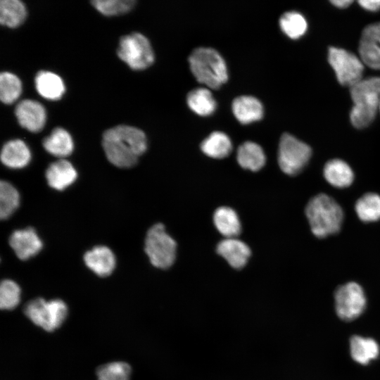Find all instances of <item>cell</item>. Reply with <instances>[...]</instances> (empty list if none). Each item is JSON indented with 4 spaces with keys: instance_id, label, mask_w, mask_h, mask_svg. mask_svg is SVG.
Segmentation results:
<instances>
[{
    "instance_id": "cb8c5ba5",
    "label": "cell",
    "mask_w": 380,
    "mask_h": 380,
    "mask_svg": "<svg viewBox=\"0 0 380 380\" xmlns=\"http://www.w3.org/2000/svg\"><path fill=\"white\" fill-rule=\"evenodd\" d=\"M350 348L353 359L361 365H367L379 354L378 343L371 338L353 336L350 340Z\"/></svg>"
},
{
    "instance_id": "f546056e",
    "label": "cell",
    "mask_w": 380,
    "mask_h": 380,
    "mask_svg": "<svg viewBox=\"0 0 380 380\" xmlns=\"http://www.w3.org/2000/svg\"><path fill=\"white\" fill-rule=\"evenodd\" d=\"M279 23L281 31L292 39L302 37L308 28L305 18L296 11L284 13L280 17Z\"/></svg>"
},
{
    "instance_id": "d4e9b609",
    "label": "cell",
    "mask_w": 380,
    "mask_h": 380,
    "mask_svg": "<svg viewBox=\"0 0 380 380\" xmlns=\"http://www.w3.org/2000/svg\"><path fill=\"white\" fill-rule=\"evenodd\" d=\"M201 149L210 158L221 159L229 155L232 150V144L225 133L215 131L201 142Z\"/></svg>"
},
{
    "instance_id": "e575fe53",
    "label": "cell",
    "mask_w": 380,
    "mask_h": 380,
    "mask_svg": "<svg viewBox=\"0 0 380 380\" xmlns=\"http://www.w3.org/2000/svg\"><path fill=\"white\" fill-rule=\"evenodd\" d=\"M360 5L366 10L376 11L380 9V0L359 1Z\"/></svg>"
},
{
    "instance_id": "f1b7e54d",
    "label": "cell",
    "mask_w": 380,
    "mask_h": 380,
    "mask_svg": "<svg viewBox=\"0 0 380 380\" xmlns=\"http://www.w3.org/2000/svg\"><path fill=\"white\" fill-rule=\"evenodd\" d=\"M20 194L18 190L10 182L4 180L0 182V218L8 219L18 208Z\"/></svg>"
},
{
    "instance_id": "603a6c76",
    "label": "cell",
    "mask_w": 380,
    "mask_h": 380,
    "mask_svg": "<svg viewBox=\"0 0 380 380\" xmlns=\"http://www.w3.org/2000/svg\"><path fill=\"white\" fill-rule=\"evenodd\" d=\"M189 108L200 116H209L216 110L217 103L210 90L199 87L191 90L186 96Z\"/></svg>"
},
{
    "instance_id": "8992f818",
    "label": "cell",
    "mask_w": 380,
    "mask_h": 380,
    "mask_svg": "<svg viewBox=\"0 0 380 380\" xmlns=\"http://www.w3.org/2000/svg\"><path fill=\"white\" fill-rule=\"evenodd\" d=\"M24 312L35 325L45 331H53L65 321L68 307L61 299L47 301L42 298H37L26 303Z\"/></svg>"
},
{
    "instance_id": "2e32d148",
    "label": "cell",
    "mask_w": 380,
    "mask_h": 380,
    "mask_svg": "<svg viewBox=\"0 0 380 380\" xmlns=\"http://www.w3.org/2000/svg\"><path fill=\"white\" fill-rule=\"evenodd\" d=\"M217 252L235 269L244 267L251 255L248 245L236 238H226L221 241L217 244Z\"/></svg>"
},
{
    "instance_id": "5bb4252c",
    "label": "cell",
    "mask_w": 380,
    "mask_h": 380,
    "mask_svg": "<svg viewBox=\"0 0 380 380\" xmlns=\"http://www.w3.org/2000/svg\"><path fill=\"white\" fill-rule=\"evenodd\" d=\"M83 258L87 267L101 277L110 275L115 267V256L106 246H94L84 253Z\"/></svg>"
},
{
    "instance_id": "7402d4cb",
    "label": "cell",
    "mask_w": 380,
    "mask_h": 380,
    "mask_svg": "<svg viewBox=\"0 0 380 380\" xmlns=\"http://www.w3.org/2000/svg\"><path fill=\"white\" fill-rule=\"evenodd\" d=\"M239 165L253 172L260 170L265 164L266 157L262 147L253 141H246L237 150Z\"/></svg>"
},
{
    "instance_id": "3957f363",
    "label": "cell",
    "mask_w": 380,
    "mask_h": 380,
    "mask_svg": "<svg viewBox=\"0 0 380 380\" xmlns=\"http://www.w3.org/2000/svg\"><path fill=\"white\" fill-rule=\"evenodd\" d=\"M353 106L350 119L352 125L362 129L374 120L380 107V77L362 79L350 88Z\"/></svg>"
},
{
    "instance_id": "83f0119b",
    "label": "cell",
    "mask_w": 380,
    "mask_h": 380,
    "mask_svg": "<svg viewBox=\"0 0 380 380\" xmlns=\"http://www.w3.org/2000/svg\"><path fill=\"white\" fill-rule=\"evenodd\" d=\"M355 213L360 220L372 222L380 220V196L367 193L362 196L355 205Z\"/></svg>"
},
{
    "instance_id": "30bf717a",
    "label": "cell",
    "mask_w": 380,
    "mask_h": 380,
    "mask_svg": "<svg viewBox=\"0 0 380 380\" xmlns=\"http://www.w3.org/2000/svg\"><path fill=\"white\" fill-rule=\"evenodd\" d=\"M337 315L343 320L352 321L357 318L366 307V297L360 284L348 282L337 288L334 293Z\"/></svg>"
},
{
    "instance_id": "277c9868",
    "label": "cell",
    "mask_w": 380,
    "mask_h": 380,
    "mask_svg": "<svg viewBox=\"0 0 380 380\" xmlns=\"http://www.w3.org/2000/svg\"><path fill=\"white\" fill-rule=\"evenodd\" d=\"M188 62L196 80L208 88L219 89L228 80L226 63L213 48L195 49L189 55Z\"/></svg>"
},
{
    "instance_id": "7a4b0ae2",
    "label": "cell",
    "mask_w": 380,
    "mask_h": 380,
    "mask_svg": "<svg viewBox=\"0 0 380 380\" xmlns=\"http://www.w3.org/2000/svg\"><path fill=\"white\" fill-rule=\"evenodd\" d=\"M305 215L312 234L318 238L337 233L343 220L341 207L325 194H319L309 201Z\"/></svg>"
},
{
    "instance_id": "484cf974",
    "label": "cell",
    "mask_w": 380,
    "mask_h": 380,
    "mask_svg": "<svg viewBox=\"0 0 380 380\" xmlns=\"http://www.w3.org/2000/svg\"><path fill=\"white\" fill-rule=\"evenodd\" d=\"M213 222L218 232L226 238H236L241 232L239 218L230 208H218L214 213Z\"/></svg>"
},
{
    "instance_id": "ffe728a7",
    "label": "cell",
    "mask_w": 380,
    "mask_h": 380,
    "mask_svg": "<svg viewBox=\"0 0 380 380\" xmlns=\"http://www.w3.org/2000/svg\"><path fill=\"white\" fill-rule=\"evenodd\" d=\"M42 146L48 153L61 159L70 156L74 148L70 133L60 127L53 128L49 136L42 140Z\"/></svg>"
},
{
    "instance_id": "6da1fadb",
    "label": "cell",
    "mask_w": 380,
    "mask_h": 380,
    "mask_svg": "<svg viewBox=\"0 0 380 380\" xmlns=\"http://www.w3.org/2000/svg\"><path fill=\"white\" fill-rule=\"evenodd\" d=\"M101 144L108 160L120 168L134 166L147 149L145 133L126 125L106 129L102 134Z\"/></svg>"
},
{
    "instance_id": "ba28073f",
    "label": "cell",
    "mask_w": 380,
    "mask_h": 380,
    "mask_svg": "<svg viewBox=\"0 0 380 380\" xmlns=\"http://www.w3.org/2000/svg\"><path fill=\"white\" fill-rule=\"evenodd\" d=\"M311 148L289 133L281 135L278 148V164L283 172L296 175L308 163Z\"/></svg>"
},
{
    "instance_id": "9a60e30c",
    "label": "cell",
    "mask_w": 380,
    "mask_h": 380,
    "mask_svg": "<svg viewBox=\"0 0 380 380\" xmlns=\"http://www.w3.org/2000/svg\"><path fill=\"white\" fill-rule=\"evenodd\" d=\"M45 177L50 187L63 191L75 182L77 172L70 161L61 158L49 165Z\"/></svg>"
},
{
    "instance_id": "8d00e7d4",
    "label": "cell",
    "mask_w": 380,
    "mask_h": 380,
    "mask_svg": "<svg viewBox=\"0 0 380 380\" xmlns=\"http://www.w3.org/2000/svg\"><path fill=\"white\" fill-rule=\"evenodd\" d=\"M379 112H380V107H379Z\"/></svg>"
},
{
    "instance_id": "5b68a950",
    "label": "cell",
    "mask_w": 380,
    "mask_h": 380,
    "mask_svg": "<svg viewBox=\"0 0 380 380\" xmlns=\"http://www.w3.org/2000/svg\"><path fill=\"white\" fill-rule=\"evenodd\" d=\"M176 249L175 241L167 234L163 224H155L148 230L144 251L153 266L160 269L170 267L175 260Z\"/></svg>"
},
{
    "instance_id": "836d02e7",
    "label": "cell",
    "mask_w": 380,
    "mask_h": 380,
    "mask_svg": "<svg viewBox=\"0 0 380 380\" xmlns=\"http://www.w3.org/2000/svg\"><path fill=\"white\" fill-rule=\"evenodd\" d=\"M20 288L11 279H4L0 284V307L2 310H13L20 300Z\"/></svg>"
},
{
    "instance_id": "7c38bea8",
    "label": "cell",
    "mask_w": 380,
    "mask_h": 380,
    "mask_svg": "<svg viewBox=\"0 0 380 380\" xmlns=\"http://www.w3.org/2000/svg\"><path fill=\"white\" fill-rule=\"evenodd\" d=\"M8 243L16 256L21 260H28L42 249L43 243L33 227L15 230L11 234Z\"/></svg>"
},
{
    "instance_id": "1f68e13d",
    "label": "cell",
    "mask_w": 380,
    "mask_h": 380,
    "mask_svg": "<svg viewBox=\"0 0 380 380\" xmlns=\"http://www.w3.org/2000/svg\"><path fill=\"white\" fill-rule=\"evenodd\" d=\"M131 367L122 361L100 366L96 371L97 380H129Z\"/></svg>"
},
{
    "instance_id": "52a82bcc",
    "label": "cell",
    "mask_w": 380,
    "mask_h": 380,
    "mask_svg": "<svg viewBox=\"0 0 380 380\" xmlns=\"http://www.w3.org/2000/svg\"><path fill=\"white\" fill-rule=\"evenodd\" d=\"M118 56L134 70L148 68L154 62V53L148 38L139 32L122 36L117 49Z\"/></svg>"
},
{
    "instance_id": "ac0fdd59",
    "label": "cell",
    "mask_w": 380,
    "mask_h": 380,
    "mask_svg": "<svg viewBox=\"0 0 380 380\" xmlns=\"http://www.w3.org/2000/svg\"><path fill=\"white\" fill-rule=\"evenodd\" d=\"M31 159L29 148L21 139H13L6 142L1 151V160L8 167L23 168Z\"/></svg>"
},
{
    "instance_id": "9c48e42d",
    "label": "cell",
    "mask_w": 380,
    "mask_h": 380,
    "mask_svg": "<svg viewBox=\"0 0 380 380\" xmlns=\"http://www.w3.org/2000/svg\"><path fill=\"white\" fill-rule=\"evenodd\" d=\"M328 61L341 85L350 88L362 80L364 63L354 53L343 49L330 47Z\"/></svg>"
},
{
    "instance_id": "8fae6325",
    "label": "cell",
    "mask_w": 380,
    "mask_h": 380,
    "mask_svg": "<svg viewBox=\"0 0 380 380\" xmlns=\"http://www.w3.org/2000/svg\"><path fill=\"white\" fill-rule=\"evenodd\" d=\"M358 51L364 64L372 69L380 70V23L370 24L364 28Z\"/></svg>"
},
{
    "instance_id": "4316f807",
    "label": "cell",
    "mask_w": 380,
    "mask_h": 380,
    "mask_svg": "<svg viewBox=\"0 0 380 380\" xmlns=\"http://www.w3.org/2000/svg\"><path fill=\"white\" fill-rule=\"evenodd\" d=\"M27 17V9L20 0L0 1V23L8 27H17Z\"/></svg>"
},
{
    "instance_id": "d590c367",
    "label": "cell",
    "mask_w": 380,
    "mask_h": 380,
    "mask_svg": "<svg viewBox=\"0 0 380 380\" xmlns=\"http://www.w3.org/2000/svg\"><path fill=\"white\" fill-rule=\"evenodd\" d=\"M353 1L352 0H334L331 3L340 8H345L349 6Z\"/></svg>"
},
{
    "instance_id": "d6a6232c",
    "label": "cell",
    "mask_w": 380,
    "mask_h": 380,
    "mask_svg": "<svg viewBox=\"0 0 380 380\" xmlns=\"http://www.w3.org/2000/svg\"><path fill=\"white\" fill-rule=\"evenodd\" d=\"M92 6L104 15H121L130 11L134 6V0H93Z\"/></svg>"
},
{
    "instance_id": "d6986e66",
    "label": "cell",
    "mask_w": 380,
    "mask_h": 380,
    "mask_svg": "<svg viewBox=\"0 0 380 380\" xmlns=\"http://www.w3.org/2000/svg\"><path fill=\"white\" fill-rule=\"evenodd\" d=\"M323 175L329 184L340 189L350 186L354 180L352 168L341 159H332L326 163Z\"/></svg>"
},
{
    "instance_id": "44dd1931",
    "label": "cell",
    "mask_w": 380,
    "mask_h": 380,
    "mask_svg": "<svg viewBox=\"0 0 380 380\" xmlns=\"http://www.w3.org/2000/svg\"><path fill=\"white\" fill-rule=\"evenodd\" d=\"M34 83L39 94L47 99H60L65 91L62 79L50 71L39 70L35 75Z\"/></svg>"
},
{
    "instance_id": "e0dca14e",
    "label": "cell",
    "mask_w": 380,
    "mask_h": 380,
    "mask_svg": "<svg viewBox=\"0 0 380 380\" xmlns=\"http://www.w3.org/2000/svg\"><path fill=\"white\" fill-rule=\"evenodd\" d=\"M232 110L236 120L246 125L261 120L264 115L260 101L253 96H240L233 100Z\"/></svg>"
},
{
    "instance_id": "4dcf8cb0",
    "label": "cell",
    "mask_w": 380,
    "mask_h": 380,
    "mask_svg": "<svg viewBox=\"0 0 380 380\" xmlns=\"http://www.w3.org/2000/svg\"><path fill=\"white\" fill-rule=\"evenodd\" d=\"M22 92V83L13 73L2 72L0 74V99L5 104L13 103Z\"/></svg>"
},
{
    "instance_id": "4fadbf2b",
    "label": "cell",
    "mask_w": 380,
    "mask_h": 380,
    "mask_svg": "<svg viewBox=\"0 0 380 380\" xmlns=\"http://www.w3.org/2000/svg\"><path fill=\"white\" fill-rule=\"evenodd\" d=\"M15 115L20 125L32 132H40L46 122L45 109L34 100L24 99L18 103Z\"/></svg>"
}]
</instances>
